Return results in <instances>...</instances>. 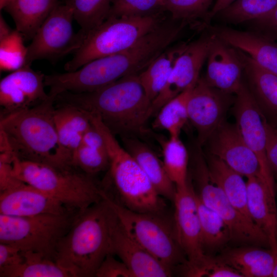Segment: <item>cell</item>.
I'll return each mask as SVG.
<instances>
[{"mask_svg": "<svg viewBox=\"0 0 277 277\" xmlns=\"http://www.w3.org/2000/svg\"><path fill=\"white\" fill-rule=\"evenodd\" d=\"M165 169L175 187L187 184L189 160L188 151L180 137L159 139Z\"/></svg>", "mask_w": 277, "mask_h": 277, "instance_id": "cell-32", "label": "cell"}, {"mask_svg": "<svg viewBox=\"0 0 277 277\" xmlns=\"http://www.w3.org/2000/svg\"><path fill=\"white\" fill-rule=\"evenodd\" d=\"M163 14L129 17H110L88 32L81 47L64 69L73 71L94 60L131 47L165 21Z\"/></svg>", "mask_w": 277, "mask_h": 277, "instance_id": "cell-6", "label": "cell"}, {"mask_svg": "<svg viewBox=\"0 0 277 277\" xmlns=\"http://www.w3.org/2000/svg\"><path fill=\"white\" fill-rule=\"evenodd\" d=\"M112 0H66L73 18L86 35L108 17Z\"/></svg>", "mask_w": 277, "mask_h": 277, "instance_id": "cell-36", "label": "cell"}, {"mask_svg": "<svg viewBox=\"0 0 277 277\" xmlns=\"http://www.w3.org/2000/svg\"><path fill=\"white\" fill-rule=\"evenodd\" d=\"M54 119L62 154L67 163L72 166V154L91 125L89 114L76 106L58 103L55 107Z\"/></svg>", "mask_w": 277, "mask_h": 277, "instance_id": "cell-22", "label": "cell"}, {"mask_svg": "<svg viewBox=\"0 0 277 277\" xmlns=\"http://www.w3.org/2000/svg\"><path fill=\"white\" fill-rule=\"evenodd\" d=\"M213 0H164L165 9L174 20L191 27L207 28V19Z\"/></svg>", "mask_w": 277, "mask_h": 277, "instance_id": "cell-35", "label": "cell"}, {"mask_svg": "<svg viewBox=\"0 0 277 277\" xmlns=\"http://www.w3.org/2000/svg\"><path fill=\"white\" fill-rule=\"evenodd\" d=\"M269 247L273 258V267L271 277H277V237L269 239Z\"/></svg>", "mask_w": 277, "mask_h": 277, "instance_id": "cell-45", "label": "cell"}, {"mask_svg": "<svg viewBox=\"0 0 277 277\" xmlns=\"http://www.w3.org/2000/svg\"><path fill=\"white\" fill-rule=\"evenodd\" d=\"M247 209L252 221L268 237H277L275 193L261 177L247 178Z\"/></svg>", "mask_w": 277, "mask_h": 277, "instance_id": "cell-23", "label": "cell"}, {"mask_svg": "<svg viewBox=\"0 0 277 277\" xmlns=\"http://www.w3.org/2000/svg\"><path fill=\"white\" fill-rule=\"evenodd\" d=\"M217 257L243 277H271L273 258L270 249L259 247L228 248Z\"/></svg>", "mask_w": 277, "mask_h": 277, "instance_id": "cell-25", "label": "cell"}, {"mask_svg": "<svg viewBox=\"0 0 277 277\" xmlns=\"http://www.w3.org/2000/svg\"><path fill=\"white\" fill-rule=\"evenodd\" d=\"M205 32L189 42L180 55L164 87L152 102V115L168 102L183 91L193 88L200 78V73L207 60L214 34Z\"/></svg>", "mask_w": 277, "mask_h": 277, "instance_id": "cell-13", "label": "cell"}, {"mask_svg": "<svg viewBox=\"0 0 277 277\" xmlns=\"http://www.w3.org/2000/svg\"><path fill=\"white\" fill-rule=\"evenodd\" d=\"M22 252V263L0 271V277H73L69 270L42 254Z\"/></svg>", "mask_w": 277, "mask_h": 277, "instance_id": "cell-30", "label": "cell"}, {"mask_svg": "<svg viewBox=\"0 0 277 277\" xmlns=\"http://www.w3.org/2000/svg\"><path fill=\"white\" fill-rule=\"evenodd\" d=\"M236 50L246 85L268 123L277 127V75L264 69L248 55Z\"/></svg>", "mask_w": 277, "mask_h": 277, "instance_id": "cell-21", "label": "cell"}, {"mask_svg": "<svg viewBox=\"0 0 277 277\" xmlns=\"http://www.w3.org/2000/svg\"><path fill=\"white\" fill-rule=\"evenodd\" d=\"M115 216L103 198L81 211L58 242L55 261L73 277L95 276L103 261L110 254Z\"/></svg>", "mask_w": 277, "mask_h": 277, "instance_id": "cell-2", "label": "cell"}, {"mask_svg": "<svg viewBox=\"0 0 277 277\" xmlns=\"http://www.w3.org/2000/svg\"><path fill=\"white\" fill-rule=\"evenodd\" d=\"M277 7V0H236L214 17L224 24L236 25L261 17Z\"/></svg>", "mask_w": 277, "mask_h": 277, "instance_id": "cell-34", "label": "cell"}, {"mask_svg": "<svg viewBox=\"0 0 277 277\" xmlns=\"http://www.w3.org/2000/svg\"><path fill=\"white\" fill-rule=\"evenodd\" d=\"M4 20L3 16H0V39L8 35L12 31Z\"/></svg>", "mask_w": 277, "mask_h": 277, "instance_id": "cell-46", "label": "cell"}, {"mask_svg": "<svg viewBox=\"0 0 277 277\" xmlns=\"http://www.w3.org/2000/svg\"><path fill=\"white\" fill-rule=\"evenodd\" d=\"M13 0H0V9H4Z\"/></svg>", "mask_w": 277, "mask_h": 277, "instance_id": "cell-47", "label": "cell"}, {"mask_svg": "<svg viewBox=\"0 0 277 277\" xmlns=\"http://www.w3.org/2000/svg\"><path fill=\"white\" fill-rule=\"evenodd\" d=\"M24 38L15 28L7 36L0 39V69L13 72L26 65L27 47Z\"/></svg>", "mask_w": 277, "mask_h": 277, "instance_id": "cell-37", "label": "cell"}, {"mask_svg": "<svg viewBox=\"0 0 277 277\" xmlns=\"http://www.w3.org/2000/svg\"><path fill=\"white\" fill-rule=\"evenodd\" d=\"M13 170L23 182L72 209L83 211L102 200L101 185L93 176L74 167L61 168L22 160L16 155Z\"/></svg>", "mask_w": 277, "mask_h": 277, "instance_id": "cell-5", "label": "cell"}, {"mask_svg": "<svg viewBox=\"0 0 277 277\" xmlns=\"http://www.w3.org/2000/svg\"><path fill=\"white\" fill-rule=\"evenodd\" d=\"M89 115L106 144L109 158L108 181L118 196L119 201L116 202L134 211L163 214L166 204L136 161L98 116Z\"/></svg>", "mask_w": 277, "mask_h": 277, "instance_id": "cell-4", "label": "cell"}, {"mask_svg": "<svg viewBox=\"0 0 277 277\" xmlns=\"http://www.w3.org/2000/svg\"><path fill=\"white\" fill-rule=\"evenodd\" d=\"M123 146L145 172L157 193L174 201L176 187L163 164L154 152L136 136H123Z\"/></svg>", "mask_w": 277, "mask_h": 277, "instance_id": "cell-24", "label": "cell"}, {"mask_svg": "<svg viewBox=\"0 0 277 277\" xmlns=\"http://www.w3.org/2000/svg\"><path fill=\"white\" fill-rule=\"evenodd\" d=\"M95 276L133 277V275L125 264L115 259L113 254H109L98 267Z\"/></svg>", "mask_w": 277, "mask_h": 277, "instance_id": "cell-41", "label": "cell"}, {"mask_svg": "<svg viewBox=\"0 0 277 277\" xmlns=\"http://www.w3.org/2000/svg\"><path fill=\"white\" fill-rule=\"evenodd\" d=\"M207 29L230 46L248 55L264 69L277 75V41L255 31L239 30L223 25H210Z\"/></svg>", "mask_w": 277, "mask_h": 277, "instance_id": "cell-20", "label": "cell"}, {"mask_svg": "<svg viewBox=\"0 0 277 277\" xmlns=\"http://www.w3.org/2000/svg\"><path fill=\"white\" fill-rule=\"evenodd\" d=\"M192 153V177L200 201L217 213L228 226L231 241L255 246H269L268 236L229 201L223 191L211 180L201 147Z\"/></svg>", "mask_w": 277, "mask_h": 277, "instance_id": "cell-9", "label": "cell"}, {"mask_svg": "<svg viewBox=\"0 0 277 277\" xmlns=\"http://www.w3.org/2000/svg\"><path fill=\"white\" fill-rule=\"evenodd\" d=\"M175 187L173 224L175 238L187 261H196L205 254L202 243L196 193L189 180L185 186Z\"/></svg>", "mask_w": 277, "mask_h": 277, "instance_id": "cell-16", "label": "cell"}, {"mask_svg": "<svg viewBox=\"0 0 277 277\" xmlns=\"http://www.w3.org/2000/svg\"><path fill=\"white\" fill-rule=\"evenodd\" d=\"M81 211L71 210L63 214L25 216L0 214V243L22 251L39 253L55 261L58 242Z\"/></svg>", "mask_w": 277, "mask_h": 277, "instance_id": "cell-7", "label": "cell"}, {"mask_svg": "<svg viewBox=\"0 0 277 277\" xmlns=\"http://www.w3.org/2000/svg\"><path fill=\"white\" fill-rule=\"evenodd\" d=\"M266 154L269 166L277 174V127L266 124Z\"/></svg>", "mask_w": 277, "mask_h": 277, "instance_id": "cell-43", "label": "cell"}, {"mask_svg": "<svg viewBox=\"0 0 277 277\" xmlns=\"http://www.w3.org/2000/svg\"><path fill=\"white\" fill-rule=\"evenodd\" d=\"M236 0H215L208 14L207 19V28L210 25V22L217 13L228 6Z\"/></svg>", "mask_w": 277, "mask_h": 277, "instance_id": "cell-44", "label": "cell"}, {"mask_svg": "<svg viewBox=\"0 0 277 277\" xmlns=\"http://www.w3.org/2000/svg\"><path fill=\"white\" fill-rule=\"evenodd\" d=\"M204 156L212 182L223 191L236 208L251 220L247 209V183L244 176L219 158L209 153Z\"/></svg>", "mask_w": 277, "mask_h": 277, "instance_id": "cell-26", "label": "cell"}, {"mask_svg": "<svg viewBox=\"0 0 277 277\" xmlns=\"http://www.w3.org/2000/svg\"><path fill=\"white\" fill-rule=\"evenodd\" d=\"M45 75L25 65L11 72L0 82L1 115L31 108L48 100L45 90Z\"/></svg>", "mask_w": 277, "mask_h": 277, "instance_id": "cell-15", "label": "cell"}, {"mask_svg": "<svg viewBox=\"0 0 277 277\" xmlns=\"http://www.w3.org/2000/svg\"><path fill=\"white\" fill-rule=\"evenodd\" d=\"M232 94L209 86L200 77L191 90L187 102L188 121L197 132V144L203 146L225 121Z\"/></svg>", "mask_w": 277, "mask_h": 277, "instance_id": "cell-12", "label": "cell"}, {"mask_svg": "<svg viewBox=\"0 0 277 277\" xmlns=\"http://www.w3.org/2000/svg\"><path fill=\"white\" fill-rule=\"evenodd\" d=\"M55 102L98 116L115 135L138 137L149 132L146 123L152 115V101L138 75L124 77L91 92H65L58 95Z\"/></svg>", "mask_w": 277, "mask_h": 277, "instance_id": "cell-1", "label": "cell"}, {"mask_svg": "<svg viewBox=\"0 0 277 277\" xmlns=\"http://www.w3.org/2000/svg\"><path fill=\"white\" fill-rule=\"evenodd\" d=\"M180 265L182 274L185 276L243 277L218 257L214 258L206 254L196 261L186 260Z\"/></svg>", "mask_w": 277, "mask_h": 277, "instance_id": "cell-38", "label": "cell"}, {"mask_svg": "<svg viewBox=\"0 0 277 277\" xmlns=\"http://www.w3.org/2000/svg\"><path fill=\"white\" fill-rule=\"evenodd\" d=\"M110 254L118 256L127 266L133 277H168L172 275L171 268L156 259L128 235L116 215L112 229Z\"/></svg>", "mask_w": 277, "mask_h": 277, "instance_id": "cell-18", "label": "cell"}, {"mask_svg": "<svg viewBox=\"0 0 277 277\" xmlns=\"http://www.w3.org/2000/svg\"><path fill=\"white\" fill-rule=\"evenodd\" d=\"M72 11L65 3H59L37 30L27 47L26 65L38 60L55 61L82 46L86 35L81 30L74 32Z\"/></svg>", "mask_w": 277, "mask_h": 277, "instance_id": "cell-10", "label": "cell"}, {"mask_svg": "<svg viewBox=\"0 0 277 277\" xmlns=\"http://www.w3.org/2000/svg\"><path fill=\"white\" fill-rule=\"evenodd\" d=\"M189 43L183 41L172 44L138 74L140 82L152 102L165 86L176 61Z\"/></svg>", "mask_w": 277, "mask_h": 277, "instance_id": "cell-29", "label": "cell"}, {"mask_svg": "<svg viewBox=\"0 0 277 277\" xmlns=\"http://www.w3.org/2000/svg\"><path fill=\"white\" fill-rule=\"evenodd\" d=\"M193 88L183 91L160 108L152 123L154 129L166 130L170 137H180L188 121L187 102Z\"/></svg>", "mask_w": 277, "mask_h": 277, "instance_id": "cell-33", "label": "cell"}, {"mask_svg": "<svg viewBox=\"0 0 277 277\" xmlns=\"http://www.w3.org/2000/svg\"><path fill=\"white\" fill-rule=\"evenodd\" d=\"M164 0H112L110 17H129L163 14Z\"/></svg>", "mask_w": 277, "mask_h": 277, "instance_id": "cell-39", "label": "cell"}, {"mask_svg": "<svg viewBox=\"0 0 277 277\" xmlns=\"http://www.w3.org/2000/svg\"><path fill=\"white\" fill-rule=\"evenodd\" d=\"M23 260V253L19 248L0 243V271L17 266Z\"/></svg>", "mask_w": 277, "mask_h": 277, "instance_id": "cell-42", "label": "cell"}, {"mask_svg": "<svg viewBox=\"0 0 277 277\" xmlns=\"http://www.w3.org/2000/svg\"><path fill=\"white\" fill-rule=\"evenodd\" d=\"M247 23L249 30L277 41V7L267 14Z\"/></svg>", "mask_w": 277, "mask_h": 277, "instance_id": "cell-40", "label": "cell"}, {"mask_svg": "<svg viewBox=\"0 0 277 277\" xmlns=\"http://www.w3.org/2000/svg\"><path fill=\"white\" fill-rule=\"evenodd\" d=\"M54 103L55 98L50 96L31 108L1 115L0 133L20 160L61 168L72 167L64 159L58 143Z\"/></svg>", "mask_w": 277, "mask_h": 277, "instance_id": "cell-3", "label": "cell"}, {"mask_svg": "<svg viewBox=\"0 0 277 277\" xmlns=\"http://www.w3.org/2000/svg\"><path fill=\"white\" fill-rule=\"evenodd\" d=\"M101 194L128 235L156 259L172 270L187 260L176 241L173 225L163 214L134 211L113 201L103 189Z\"/></svg>", "mask_w": 277, "mask_h": 277, "instance_id": "cell-8", "label": "cell"}, {"mask_svg": "<svg viewBox=\"0 0 277 277\" xmlns=\"http://www.w3.org/2000/svg\"><path fill=\"white\" fill-rule=\"evenodd\" d=\"M207 60L206 82L224 93L235 95L243 82V68L236 49L214 34Z\"/></svg>", "mask_w": 277, "mask_h": 277, "instance_id": "cell-17", "label": "cell"}, {"mask_svg": "<svg viewBox=\"0 0 277 277\" xmlns=\"http://www.w3.org/2000/svg\"><path fill=\"white\" fill-rule=\"evenodd\" d=\"M71 165L92 176L108 169L109 158L105 143L92 123L72 154Z\"/></svg>", "mask_w": 277, "mask_h": 277, "instance_id": "cell-28", "label": "cell"}, {"mask_svg": "<svg viewBox=\"0 0 277 277\" xmlns=\"http://www.w3.org/2000/svg\"><path fill=\"white\" fill-rule=\"evenodd\" d=\"M205 145L208 153L219 158L242 176L263 178L259 161L245 142L236 123L224 121Z\"/></svg>", "mask_w": 277, "mask_h": 277, "instance_id": "cell-14", "label": "cell"}, {"mask_svg": "<svg viewBox=\"0 0 277 277\" xmlns=\"http://www.w3.org/2000/svg\"><path fill=\"white\" fill-rule=\"evenodd\" d=\"M235 96L233 113L236 124L245 142L259 161L263 179L275 193L274 175L266 154L267 121L244 81Z\"/></svg>", "mask_w": 277, "mask_h": 277, "instance_id": "cell-11", "label": "cell"}, {"mask_svg": "<svg viewBox=\"0 0 277 277\" xmlns=\"http://www.w3.org/2000/svg\"><path fill=\"white\" fill-rule=\"evenodd\" d=\"M71 210L75 209L25 182L15 188L0 192V214L25 216L63 214Z\"/></svg>", "mask_w": 277, "mask_h": 277, "instance_id": "cell-19", "label": "cell"}, {"mask_svg": "<svg viewBox=\"0 0 277 277\" xmlns=\"http://www.w3.org/2000/svg\"><path fill=\"white\" fill-rule=\"evenodd\" d=\"M58 3V0H13L4 9L24 39L31 40Z\"/></svg>", "mask_w": 277, "mask_h": 277, "instance_id": "cell-27", "label": "cell"}, {"mask_svg": "<svg viewBox=\"0 0 277 277\" xmlns=\"http://www.w3.org/2000/svg\"><path fill=\"white\" fill-rule=\"evenodd\" d=\"M197 202L204 251L221 249L231 241L230 230L221 217L203 204L197 196Z\"/></svg>", "mask_w": 277, "mask_h": 277, "instance_id": "cell-31", "label": "cell"}]
</instances>
